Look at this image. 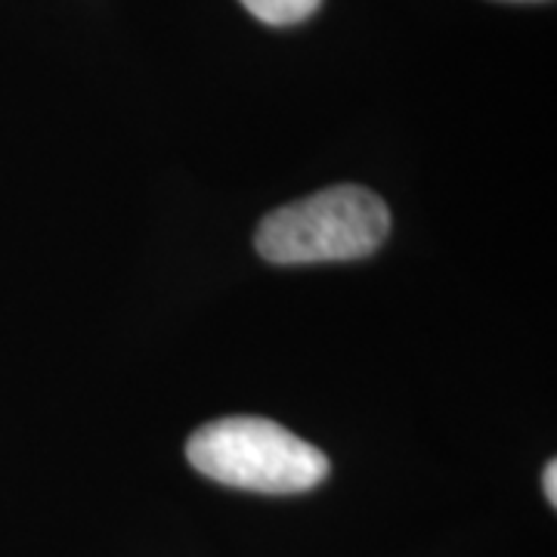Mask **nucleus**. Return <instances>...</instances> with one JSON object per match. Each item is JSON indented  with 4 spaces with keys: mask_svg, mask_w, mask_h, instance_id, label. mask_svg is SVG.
<instances>
[{
    "mask_svg": "<svg viewBox=\"0 0 557 557\" xmlns=\"http://www.w3.org/2000/svg\"><path fill=\"white\" fill-rule=\"evenodd\" d=\"M542 486H545V496L552 505H557V465L555 461H548V468H545V478H542Z\"/></svg>",
    "mask_w": 557,
    "mask_h": 557,
    "instance_id": "20e7f679",
    "label": "nucleus"
},
{
    "mask_svg": "<svg viewBox=\"0 0 557 557\" xmlns=\"http://www.w3.org/2000/svg\"><path fill=\"white\" fill-rule=\"evenodd\" d=\"M322 0H242V7L267 25H295L313 16Z\"/></svg>",
    "mask_w": 557,
    "mask_h": 557,
    "instance_id": "7ed1b4c3",
    "label": "nucleus"
},
{
    "mask_svg": "<svg viewBox=\"0 0 557 557\" xmlns=\"http://www.w3.org/2000/svg\"><path fill=\"white\" fill-rule=\"evenodd\" d=\"M387 233L391 211L372 189L332 186L267 214L255 242L260 258L292 267L369 258L379 251Z\"/></svg>",
    "mask_w": 557,
    "mask_h": 557,
    "instance_id": "f03ea898",
    "label": "nucleus"
},
{
    "mask_svg": "<svg viewBox=\"0 0 557 557\" xmlns=\"http://www.w3.org/2000/svg\"><path fill=\"white\" fill-rule=\"evenodd\" d=\"M186 458L205 478L267 496L307 493L329 478V458L313 443L258 416L201 424L186 443Z\"/></svg>",
    "mask_w": 557,
    "mask_h": 557,
    "instance_id": "f257e3e1",
    "label": "nucleus"
}]
</instances>
